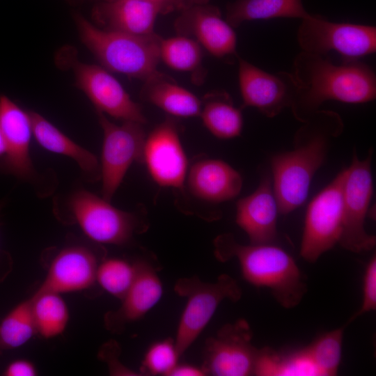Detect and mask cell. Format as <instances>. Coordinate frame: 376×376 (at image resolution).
I'll return each instance as SVG.
<instances>
[{"mask_svg": "<svg viewBox=\"0 0 376 376\" xmlns=\"http://www.w3.org/2000/svg\"><path fill=\"white\" fill-rule=\"evenodd\" d=\"M290 74L295 90L290 109L304 123L327 100L362 104L376 97V77L372 68L359 60L340 65L324 56L301 52Z\"/></svg>", "mask_w": 376, "mask_h": 376, "instance_id": "cell-1", "label": "cell"}, {"mask_svg": "<svg viewBox=\"0 0 376 376\" xmlns=\"http://www.w3.org/2000/svg\"><path fill=\"white\" fill-rule=\"evenodd\" d=\"M296 132L292 150L271 159L272 187L281 214H288L306 201L315 173L322 165L329 141L343 131L336 112L318 110Z\"/></svg>", "mask_w": 376, "mask_h": 376, "instance_id": "cell-2", "label": "cell"}, {"mask_svg": "<svg viewBox=\"0 0 376 376\" xmlns=\"http://www.w3.org/2000/svg\"><path fill=\"white\" fill-rule=\"evenodd\" d=\"M214 255L221 262L237 260L249 283L267 288L285 308L297 306L306 292V284L292 256L274 244H242L224 233L214 241Z\"/></svg>", "mask_w": 376, "mask_h": 376, "instance_id": "cell-3", "label": "cell"}, {"mask_svg": "<svg viewBox=\"0 0 376 376\" xmlns=\"http://www.w3.org/2000/svg\"><path fill=\"white\" fill-rule=\"evenodd\" d=\"M75 20L81 42L106 70L143 81L158 72L162 37L156 33L139 36L100 29L79 14Z\"/></svg>", "mask_w": 376, "mask_h": 376, "instance_id": "cell-4", "label": "cell"}, {"mask_svg": "<svg viewBox=\"0 0 376 376\" xmlns=\"http://www.w3.org/2000/svg\"><path fill=\"white\" fill-rule=\"evenodd\" d=\"M174 291L187 299L175 339L180 356L200 336L219 304L225 299L237 301L242 294L237 281L226 274L212 283L203 282L196 276L181 278L176 281Z\"/></svg>", "mask_w": 376, "mask_h": 376, "instance_id": "cell-5", "label": "cell"}, {"mask_svg": "<svg viewBox=\"0 0 376 376\" xmlns=\"http://www.w3.org/2000/svg\"><path fill=\"white\" fill-rule=\"evenodd\" d=\"M297 39L302 52L324 56L331 51L343 61L359 60L376 52V27L327 20L320 15L301 19Z\"/></svg>", "mask_w": 376, "mask_h": 376, "instance_id": "cell-6", "label": "cell"}, {"mask_svg": "<svg viewBox=\"0 0 376 376\" xmlns=\"http://www.w3.org/2000/svg\"><path fill=\"white\" fill-rule=\"evenodd\" d=\"M68 205L84 233L99 244L124 245L145 229L136 214L118 209L110 201L86 190L73 193Z\"/></svg>", "mask_w": 376, "mask_h": 376, "instance_id": "cell-7", "label": "cell"}, {"mask_svg": "<svg viewBox=\"0 0 376 376\" xmlns=\"http://www.w3.org/2000/svg\"><path fill=\"white\" fill-rule=\"evenodd\" d=\"M372 155L370 150L361 160L354 153L346 168L343 183L342 231L338 244L357 253L372 250L376 244L375 236L368 233L364 226L373 191Z\"/></svg>", "mask_w": 376, "mask_h": 376, "instance_id": "cell-8", "label": "cell"}, {"mask_svg": "<svg viewBox=\"0 0 376 376\" xmlns=\"http://www.w3.org/2000/svg\"><path fill=\"white\" fill-rule=\"evenodd\" d=\"M346 169L310 202L306 212L300 255L315 263L338 243L342 231L343 189Z\"/></svg>", "mask_w": 376, "mask_h": 376, "instance_id": "cell-9", "label": "cell"}, {"mask_svg": "<svg viewBox=\"0 0 376 376\" xmlns=\"http://www.w3.org/2000/svg\"><path fill=\"white\" fill-rule=\"evenodd\" d=\"M98 113L103 132L100 178L102 198L110 201L121 184L128 169L134 162H142L146 133L142 123L111 122L105 114Z\"/></svg>", "mask_w": 376, "mask_h": 376, "instance_id": "cell-10", "label": "cell"}, {"mask_svg": "<svg viewBox=\"0 0 376 376\" xmlns=\"http://www.w3.org/2000/svg\"><path fill=\"white\" fill-rule=\"evenodd\" d=\"M252 338L244 319L223 325L205 343L201 366L207 375H254L260 349L253 345Z\"/></svg>", "mask_w": 376, "mask_h": 376, "instance_id": "cell-11", "label": "cell"}, {"mask_svg": "<svg viewBox=\"0 0 376 376\" xmlns=\"http://www.w3.org/2000/svg\"><path fill=\"white\" fill-rule=\"evenodd\" d=\"M71 65L76 86L86 95L97 112L122 121L146 123L141 107L109 70L78 61L71 63Z\"/></svg>", "mask_w": 376, "mask_h": 376, "instance_id": "cell-12", "label": "cell"}, {"mask_svg": "<svg viewBox=\"0 0 376 376\" xmlns=\"http://www.w3.org/2000/svg\"><path fill=\"white\" fill-rule=\"evenodd\" d=\"M142 162L159 186L183 188L188 162L173 119L166 118L146 137Z\"/></svg>", "mask_w": 376, "mask_h": 376, "instance_id": "cell-13", "label": "cell"}, {"mask_svg": "<svg viewBox=\"0 0 376 376\" xmlns=\"http://www.w3.org/2000/svg\"><path fill=\"white\" fill-rule=\"evenodd\" d=\"M173 26L177 34L193 38L217 58L232 62L238 58L234 28L215 6L208 3L182 10Z\"/></svg>", "mask_w": 376, "mask_h": 376, "instance_id": "cell-14", "label": "cell"}, {"mask_svg": "<svg viewBox=\"0 0 376 376\" xmlns=\"http://www.w3.org/2000/svg\"><path fill=\"white\" fill-rule=\"evenodd\" d=\"M238 83L243 107L273 118L290 107L295 85L290 72L271 74L238 56Z\"/></svg>", "mask_w": 376, "mask_h": 376, "instance_id": "cell-15", "label": "cell"}, {"mask_svg": "<svg viewBox=\"0 0 376 376\" xmlns=\"http://www.w3.org/2000/svg\"><path fill=\"white\" fill-rule=\"evenodd\" d=\"M0 127L6 145L0 171L19 179H29L34 173L30 157L33 135L30 116L29 111L4 95H0Z\"/></svg>", "mask_w": 376, "mask_h": 376, "instance_id": "cell-16", "label": "cell"}, {"mask_svg": "<svg viewBox=\"0 0 376 376\" xmlns=\"http://www.w3.org/2000/svg\"><path fill=\"white\" fill-rule=\"evenodd\" d=\"M99 263L96 254L86 246H65L52 259L36 292L61 294L88 289L96 282Z\"/></svg>", "mask_w": 376, "mask_h": 376, "instance_id": "cell-17", "label": "cell"}, {"mask_svg": "<svg viewBox=\"0 0 376 376\" xmlns=\"http://www.w3.org/2000/svg\"><path fill=\"white\" fill-rule=\"evenodd\" d=\"M279 212L272 178L267 173L253 193L237 202L235 221L247 235L250 244H274Z\"/></svg>", "mask_w": 376, "mask_h": 376, "instance_id": "cell-18", "label": "cell"}, {"mask_svg": "<svg viewBox=\"0 0 376 376\" xmlns=\"http://www.w3.org/2000/svg\"><path fill=\"white\" fill-rule=\"evenodd\" d=\"M137 265L136 278L120 307L104 315L105 327L112 332H120L127 324L143 318L162 296V283L154 266L143 260Z\"/></svg>", "mask_w": 376, "mask_h": 376, "instance_id": "cell-19", "label": "cell"}, {"mask_svg": "<svg viewBox=\"0 0 376 376\" xmlns=\"http://www.w3.org/2000/svg\"><path fill=\"white\" fill-rule=\"evenodd\" d=\"M159 15H164L162 8L146 0H104L93 9L94 20L103 29L139 36L155 33Z\"/></svg>", "mask_w": 376, "mask_h": 376, "instance_id": "cell-20", "label": "cell"}, {"mask_svg": "<svg viewBox=\"0 0 376 376\" xmlns=\"http://www.w3.org/2000/svg\"><path fill=\"white\" fill-rule=\"evenodd\" d=\"M186 181L194 196L213 203L236 198L242 187L240 173L228 163L216 159L195 162L187 172Z\"/></svg>", "mask_w": 376, "mask_h": 376, "instance_id": "cell-21", "label": "cell"}, {"mask_svg": "<svg viewBox=\"0 0 376 376\" xmlns=\"http://www.w3.org/2000/svg\"><path fill=\"white\" fill-rule=\"evenodd\" d=\"M141 98L170 116L193 118L200 116L202 101L191 91L158 71L143 81Z\"/></svg>", "mask_w": 376, "mask_h": 376, "instance_id": "cell-22", "label": "cell"}, {"mask_svg": "<svg viewBox=\"0 0 376 376\" xmlns=\"http://www.w3.org/2000/svg\"><path fill=\"white\" fill-rule=\"evenodd\" d=\"M33 136L45 149L70 157L92 180L100 178V165L95 155L65 135L39 113L29 111Z\"/></svg>", "mask_w": 376, "mask_h": 376, "instance_id": "cell-23", "label": "cell"}, {"mask_svg": "<svg viewBox=\"0 0 376 376\" xmlns=\"http://www.w3.org/2000/svg\"><path fill=\"white\" fill-rule=\"evenodd\" d=\"M308 15L302 0H235L226 6V20L237 28L247 21L277 17L302 19Z\"/></svg>", "mask_w": 376, "mask_h": 376, "instance_id": "cell-24", "label": "cell"}, {"mask_svg": "<svg viewBox=\"0 0 376 376\" xmlns=\"http://www.w3.org/2000/svg\"><path fill=\"white\" fill-rule=\"evenodd\" d=\"M204 97L199 116L206 129L221 139L239 136L243 127L242 113L230 95L224 91H216Z\"/></svg>", "mask_w": 376, "mask_h": 376, "instance_id": "cell-25", "label": "cell"}, {"mask_svg": "<svg viewBox=\"0 0 376 376\" xmlns=\"http://www.w3.org/2000/svg\"><path fill=\"white\" fill-rule=\"evenodd\" d=\"M159 58L171 69L190 73L194 84L203 82L205 76L202 65L203 49L193 38L179 34L162 38Z\"/></svg>", "mask_w": 376, "mask_h": 376, "instance_id": "cell-26", "label": "cell"}, {"mask_svg": "<svg viewBox=\"0 0 376 376\" xmlns=\"http://www.w3.org/2000/svg\"><path fill=\"white\" fill-rule=\"evenodd\" d=\"M254 375L292 376L320 374L305 347L290 353H280L270 347L260 349Z\"/></svg>", "mask_w": 376, "mask_h": 376, "instance_id": "cell-27", "label": "cell"}, {"mask_svg": "<svg viewBox=\"0 0 376 376\" xmlns=\"http://www.w3.org/2000/svg\"><path fill=\"white\" fill-rule=\"evenodd\" d=\"M31 301L37 334L49 339L65 331L69 321V311L61 294L36 292Z\"/></svg>", "mask_w": 376, "mask_h": 376, "instance_id": "cell-28", "label": "cell"}, {"mask_svg": "<svg viewBox=\"0 0 376 376\" xmlns=\"http://www.w3.org/2000/svg\"><path fill=\"white\" fill-rule=\"evenodd\" d=\"M35 334L31 298L13 308L0 322V355L26 344Z\"/></svg>", "mask_w": 376, "mask_h": 376, "instance_id": "cell-29", "label": "cell"}, {"mask_svg": "<svg viewBox=\"0 0 376 376\" xmlns=\"http://www.w3.org/2000/svg\"><path fill=\"white\" fill-rule=\"evenodd\" d=\"M345 327L319 336L305 349L320 376L336 375L342 357Z\"/></svg>", "mask_w": 376, "mask_h": 376, "instance_id": "cell-30", "label": "cell"}, {"mask_svg": "<svg viewBox=\"0 0 376 376\" xmlns=\"http://www.w3.org/2000/svg\"><path fill=\"white\" fill-rule=\"evenodd\" d=\"M138 270L137 261L111 258L98 265L96 282L111 295L122 299L133 283Z\"/></svg>", "mask_w": 376, "mask_h": 376, "instance_id": "cell-31", "label": "cell"}, {"mask_svg": "<svg viewBox=\"0 0 376 376\" xmlns=\"http://www.w3.org/2000/svg\"><path fill=\"white\" fill-rule=\"evenodd\" d=\"M180 355L175 340L165 338L152 343L146 352L141 361L142 375L169 376L178 363Z\"/></svg>", "mask_w": 376, "mask_h": 376, "instance_id": "cell-32", "label": "cell"}, {"mask_svg": "<svg viewBox=\"0 0 376 376\" xmlns=\"http://www.w3.org/2000/svg\"><path fill=\"white\" fill-rule=\"evenodd\" d=\"M376 309V257L374 255L367 264L363 279V297L359 309L350 318L347 324L357 318Z\"/></svg>", "mask_w": 376, "mask_h": 376, "instance_id": "cell-33", "label": "cell"}, {"mask_svg": "<svg viewBox=\"0 0 376 376\" xmlns=\"http://www.w3.org/2000/svg\"><path fill=\"white\" fill-rule=\"evenodd\" d=\"M2 375L4 376H35L37 375V370L31 361L20 359L9 363Z\"/></svg>", "mask_w": 376, "mask_h": 376, "instance_id": "cell-34", "label": "cell"}, {"mask_svg": "<svg viewBox=\"0 0 376 376\" xmlns=\"http://www.w3.org/2000/svg\"><path fill=\"white\" fill-rule=\"evenodd\" d=\"M206 372L202 366L187 363H178L171 371L169 376H204Z\"/></svg>", "mask_w": 376, "mask_h": 376, "instance_id": "cell-35", "label": "cell"}, {"mask_svg": "<svg viewBox=\"0 0 376 376\" xmlns=\"http://www.w3.org/2000/svg\"><path fill=\"white\" fill-rule=\"evenodd\" d=\"M2 203L0 202V210ZM13 269V260L6 251L0 249V283L3 282Z\"/></svg>", "mask_w": 376, "mask_h": 376, "instance_id": "cell-36", "label": "cell"}, {"mask_svg": "<svg viewBox=\"0 0 376 376\" xmlns=\"http://www.w3.org/2000/svg\"><path fill=\"white\" fill-rule=\"evenodd\" d=\"M107 1H110V0H107ZM146 1H151L160 6L164 10V15L169 13L175 10H177L175 0H146Z\"/></svg>", "mask_w": 376, "mask_h": 376, "instance_id": "cell-37", "label": "cell"}, {"mask_svg": "<svg viewBox=\"0 0 376 376\" xmlns=\"http://www.w3.org/2000/svg\"><path fill=\"white\" fill-rule=\"evenodd\" d=\"M210 0H175L177 10H182L196 5L208 3Z\"/></svg>", "mask_w": 376, "mask_h": 376, "instance_id": "cell-38", "label": "cell"}, {"mask_svg": "<svg viewBox=\"0 0 376 376\" xmlns=\"http://www.w3.org/2000/svg\"><path fill=\"white\" fill-rule=\"evenodd\" d=\"M6 154V145L3 135L0 127V163L3 160Z\"/></svg>", "mask_w": 376, "mask_h": 376, "instance_id": "cell-39", "label": "cell"}]
</instances>
